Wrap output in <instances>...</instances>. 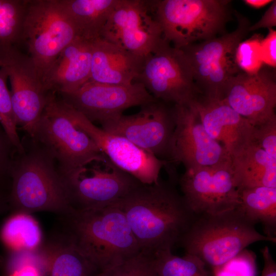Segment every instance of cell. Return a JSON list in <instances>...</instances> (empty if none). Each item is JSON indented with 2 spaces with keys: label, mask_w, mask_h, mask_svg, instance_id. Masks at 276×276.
Returning a JSON list of instances; mask_svg holds the SVG:
<instances>
[{
  "label": "cell",
  "mask_w": 276,
  "mask_h": 276,
  "mask_svg": "<svg viewBox=\"0 0 276 276\" xmlns=\"http://www.w3.org/2000/svg\"><path fill=\"white\" fill-rule=\"evenodd\" d=\"M231 1H149L164 39L181 49L224 33L231 17Z\"/></svg>",
  "instance_id": "obj_5"
},
{
  "label": "cell",
  "mask_w": 276,
  "mask_h": 276,
  "mask_svg": "<svg viewBox=\"0 0 276 276\" xmlns=\"http://www.w3.org/2000/svg\"><path fill=\"white\" fill-rule=\"evenodd\" d=\"M8 76L5 68L0 67V123L4 128L17 153L24 152L25 148L17 131L10 91L7 85Z\"/></svg>",
  "instance_id": "obj_29"
},
{
  "label": "cell",
  "mask_w": 276,
  "mask_h": 276,
  "mask_svg": "<svg viewBox=\"0 0 276 276\" xmlns=\"http://www.w3.org/2000/svg\"><path fill=\"white\" fill-rule=\"evenodd\" d=\"M93 42L77 37L60 53L43 77L46 89L74 92L90 79Z\"/></svg>",
  "instance_id": "obj_20"
},
{
  "label": "cell",
  "mask_w": 276,
  "mask_h": 276,
  "mask_svg": "<svg viewBox=\"0 0 276 276\" xmlns=\"http://www.w3.org/2000/svg\"><path fill=\"white\" fill-rule=\"evenodd\" d=\"M31 139L53 157L61 173L107 158L91 139L76 125L63 100L56 99L54 93Z\"/></svg>",
  "instance_id": "obj_7"
},
{
  "label": "cell",
  "mask_w": 276,
  "mask_h": 276,
  "mask_svg": "<svg viewBox=\"0 0 276 276\" xmlns=\"http://www.w3.org/2000/svg\"><path fill=\"white\" fill-rule=\"evenodd\" d=\"M1 66L9 78L13 111L17 126L33 139L51 95L31 58L17 47L0 48Z\"/></svg>",
  "instance_id": "obj_11"
},
{
  "label": "cell",
  "mask_w": 276,
  "mask_h": 276,
  "mask_svg": "<svg viewBox=\"0 0 276 276\" xmlns=\"http://www.w3.org/2000/svg\"><path fill=\"white\" fill-rule=\"evenodd\" d=\"M213 268L214 276H255L256 256L245 248L223 265Z\"/></svg>",
  "instance_id": "obj_32"
},
{
  "label": "cell",
  "mask_w": 276,
  "mask_h": 276,
  "mask_svg": "<svg viewBox=\"0 0 276 276\" xmlns=\"http://www.w3.org/2000/svg\"><path fill=\"white\" fill-rule=\"evenodd\" d=\"M239 205L252 223L262 225L264 235L276 238V188L255 187L238 190Z\"/></svg>",
  "instance_id": "obj_25"
},
{
  "label": "cell",
  "mask_w": 276,
  "mask_h": 276,
  "mask_svg": "<svg viewBox=\"0 0 276 276\" xmlns=\"http://www.w3.org/2000/svg\"><path fill=\"white\" fill-rule=\"evenodd\" d=\"M174 108L176 126L170 144L169 163H181L189 169L231 161L222 145L208 134L192 102L174 105Z\"/></svg>",
  "instance_id": "obj_16"
},
{
  "label": "cell",
  "mask_w": 276,
  "mask_h": 276,
  "mask_svg": "<svg viewBox=\"0 0 276 276\" xmlns=\"http://www.w3.org/2000/svg\"><path fill=\"white\" fill-rule=\"evenodd\" d=\"M156 99L141 106L135 114L115 116L103 122L102 129L125 137L141 149L169 163L176 126L174 106Z\"/></svg>",
  "instance_id": "obj_12"
},
{
  "label": "cell",
  "mask_w": 276,
  "mask_h": 276,
  "mask_svg": "<svg viewBox=\"0 0 276 276\" xmlns=\"http://www.w3.org/2000/svg\"><path fill=\"white\" fill-rule=\"evenodd\" d=\"M178 181L182 197L196 215L217 214L239 205L231 161L186 169Z\"/></svg>",
  "instance_id": "obj_13"
},
{
  "label": "cell",
  "mask_w": 276,
  "mask_h": 276,
  "mask_svg": "<svg viewBox=\"0 0 276 276\" xmlns=\"http://www.w3.org/2000/svg\"><path fill=\"white\" fill-rule=\"evenodd\" d=\"M244 3L248 6L254 8H260L265 6L273 1L270 0H245Z\"/></svg>",
  "instance_id": "obj_39"
},
{
  "label": "cell",
  "mask_w": 276,
  "mask_h": 276,
  "mask_svg": "<svg viewBox=\"0 0 276 276\" xmlns=\"http://www.w3.org/2000/svg\"><path fill=\"white\" fill-rule=\"evenodd\" d=\"M78 37L94 42L102 31L118 0H61Z\"/></svg>",
  "instance_id": "obj_24"
},
{
  "label": "cell",
  "mask_w": 276,
  "mask_h": 276,
  "mask_svg": "<svg viewBox=\"0 0 276 276\" xmlns=\"http://www.w3.org/2000/svg\"><path fill=\"white\" fill-rule=\"evenodd\" d=\"M264 260V267L261 276H276V263L269 247L264 246L261 249Z\"/></svg>",
  "instance_id": "obj_37"
},
{
  "label": "cell",
  "mask_w": 276,
  "mask_h": 276,
  "mask_svg": "<svg viewBox=\"0 0 276 276\" xmlns=\"http://www.w3.org/2000/svg\"><path fill=\"white\" fill-rule=\"evenodd\" d=\"M61 238L75 246L101 272L141 252L117 206L76 210L61 216Z\"/></svg>",
  "instance_id": "obj_2"
},
{
  "label": "cell",
  "mask_w": 276,
  "mask_h": 276,
  "mask_svg": "<svg viewBox=\"0 0 276 276\" xmlns=\"http://www.w3.org/2000/svg\"><path fill=\"white\" fill-rule=\"evenodd\" d=\"M61 174L70 204L76 210L114 204L141 183L108 158Z\"/></svg>",
  "instance_id": "obj_9"
},
{
  "label": "cell",
  "mask_w": 276,
  "mask_h": 276,
  "mask_svg": "<svg viewBox=\"0 0 276 276\" xmlns=\"http://www.w3.org/2000/svg\"><path fill=\"white\" fill-rule=\"evenodd\" d=\"M16 153L11 168L9 207L15 213L41 211L64 216L74 210L53 157L35 141Z\"/></svg>",
  "instance_id": "obj_3"
},
{
  "label": "cell",
  "mask_w": 276,
  "mask_h": 276,
  "mask_svg": "<svg viewBox=\"0 0 276 276\" xmlns=\"http://www.w3.org/2000/svg\"><path fill=\"white\" fill-rule=\"evenodd\" d=\"M136 82L142 83L156 99L166 103H189L200 95L183 52L164 39L145 57Z\"/></svg>",
  "instance_id": "obj_10"
},
{
  "label": "cell",
  "mask_w": 276,
  "mask_h": 276,
  "mask_svg": "<svg viewBox=\"0 0 276 276\" xmlns=\"http://www.w3.org/2000/svg\"><path fill=\"white\" fill-rule=\"evenodd\" d=\"M62 95L63 100L88 120L99 124L128 108L142 106L156 100L139 82L111 85L88 81L77 90Z\"/></svg>",
  "instance_id": "obj_17"
},
{
  "label": "cell",
  "mask_w": 276,
  "mask_h": 276,
  "mask_svg": "<svg viewBox=\"0 0 276 276\" xmlns=\"http://www.w3.org/2000/svg\"><path fill=\"white\" fill-rule=\"evenodd\" d=\"M261 42V56L263 63L275 68L276 66V31L272 28Z\"/></svg>",
  "instance_id": "obj_35"
},
{
  "label": "cell",
  "mask_w": 276,
  "mask_h": 276,
  "mask_svg": "<svg viewBox=\"0 0 276 276\" xmlns=\"http://www.w3.org/2000/svg\"><path fill=\"white\" fill-rule=\"evenodd\" d=\"M255 127L254 142L276 159V117Z\"/></svg>",
  "instance_id": "obj_33"
},
{
  "label": "cell",
  "mask_w": 276,
  "mask_h": 276,
  "mask_svg": "<svg viewBox=\"0 0 276 276\" xmlns=\"http://www.w3.org/2000/svg\"><path fill=\"white\" fill-rule=\"evenodd\" d=\"M43 253V276H98L100 273L75 246L61 238Z\"/></svg>",
  "instance_id": "obj_23"
},
{
  "label": "cell",
  "mask_w": 276,
  "mask_h": 276,
  "mask_svg": "<svg viewBox=\"0 0 276 276\" xmlns=\"http://www.w3.org/2000/svg\"><path fill=\"white\" fill-rule=\"evenodd\" d=\"M276 26V1H273L270 7L262 18L256 24L250 25L248 31H254L261 28L271 29Z\"/></svg>",
  "instance_id": "obj_36"
},
{
  "label": "cell",
  "mask_w": 276,
  "mask_h": 276,
  "mask_svg": "<svg viewBox=\"0 0 276 276\" xmlns=\"http://www.w3.org/2000/svg\"><path fill=\"white\" fill-rule=\"evenodd\" d=\"M98 276H159L152 255L140 252L115 266L101 272Z\"/></svg>",
  "instance_id": "obj_30"
},
{
  "label": "cell",
  "mask_w": 276,
  "mask_h": 276,
  "mask_svg": "<svg viewBox=\"0 0 276 276\" xmlns=\"http://www.w3.org/2000/svg\"><path fill=\"white\" fill-rule=\"evenodd\" d=\"M28 0H0V48L22 43Z\"/></svg>",
  "instance_id": "obj_27"
},
{
  "label": "cell",
  "mask_w": 276,
  "mask_h": 276,
  "mask_svg": "<svg viewBox=\"0 0 276 276\" xmlns=\"http://www.w3.org/2000/svg\"><path fill=\"white\" fill-rule=\"evenodd\" d=\"M171 250H159L152 254L159 276H211L205 263L197 257L186 254L177 256Z\"/></svg>",
  "instance_id": "obj_28"
},
{
  "label": "cell",
  "mask_w": 276,
  "mask_h": 276,
  "mask_svg": "<svg viewBox=\"0 0 276 276\" xmlns=\"http://www.w3.org/2000/svg\"><path fill=\"white\" fill-rule=\"evenodd\" d=\"M259 241L275 243L276 238L258 232L237 207L217 214L196 215L179 243L186 254L197 257L213 268Z\"/></svg>",
  "instance_id": "obj_4"
},
{
  "label": "cell",
  "mask_w": 276,
  "mask_h": 276,
  "mask_svg": "<svg viewBox=\"0 0 276 276\" xmlns=\"http://www.w3.org/2000/svg\"><path fill=\"white\" fill-rule=\"evenodd\" d=\"M8 193L4 191L3 186H0V213L9 207Z\"/></svg>",
  "instance_id": "obj_38"
},
{
  "label": "cell",
  "mask_w": 276,
  "mask_h": 276,
  "mask_svg": "<svg viewBox=\"0 0 276 276\" xmlns=\"http://www.w3.org/2000/svg\"><path fill=\"white\" fill-rule=\"evenodd\" d=\"M223 100L254 126L276 117L275 71L262 67L255 74H238L230 81Z\"/></svg>",
  "instance_id": "obj_18"
},
{
  "label": "cell",
  "mask_w": 276,
  "mask_h": 276,
  "mask_svg": "<svg viewBox=\"0 0 276 276\" xmlns=\"http://www.w3.org/2000/svg\"><path fill=\"white\" fill-rule=\"evenodd\" d=\"M169 180L141 183L114 205L124 214L141 252L170 249L187 232L196 215Z\"/></svg>",
  "instance_id": "obj_1"
},
{
  "label": "cell",
  "mask_w": 276,
  "mask_h": 276,
  "mask_svg": "<svg viewBox=\"0 0 276 276\" xmlns=\"http://www.w3.org/2000/svg\"><path fill=\"white\" fill-rule=\"evenodd\" d=\"M144 58L100 38L93 42L89 81L111 85L131 84L137 80Z\"/></svg>",
  "instance_id": "obj_21"
},
{
  "label": "cell",
  "mask_w": 276,
  "mask_h": 276,
  "mask_svg": "<svg viewBox=\"0 0 276 276\" xmlns=\"http://www.w3.org/2000/svg\"><path fill=\"white\" fill-rule=\"evenodd\" d=\"M262 36L259 34L243 40L236 51V61L240 70L247 74L258 73L264 64L261 56V42Z\"/></svg>",
  "instance_id": "obj_31"
},
{
  "label": "cell",
  "mask_w": 276,
  "mask_h": 276,
  "mask_svg": "<svg viewBox=\"0 0 276 276\" xmlns=\"http://www.w3.org/2000/svg\"><path fill=\"white\" fill-rule=\"evenodd\" d=\"M191 102L208 134L222 143L231 159L254 142L255 127L224 100L199 95Z\"/></svg>",
  "instance_id": "obj_19"
},
{
  "label": "cell",
  "mask_w": 276,
  "mask_h": 276,
  "mask_svg": "<svg viewBox=\"0 0 276 276\" xmlns=\"http://www.w3.org/2000/svg\"><path fill=\"white\" fill-rule=\"evenodd\" d=\"M238 190L255 187L276 188V159L254 142L231 158Z\"/></svg>",
  "instance_id": "obj_22"
},
{
  "label": "cell",
  "mask_w": 276,
  "mask_h": 276,
  "mask_svg": "<svg viewBox=\"0 0 276 276\" xmlns=\"http://www.w3.org/2000/svg\"><path fill=\"white\" fill-rule=\"evenodd\" d=\"M17 152L0 123V186L4 187L10 179V174L13 159Z\"/></svg>",
  "instance_id": "obj_34"
},
{
  "label": "cell",
  "mask_w": 276,
  "mask_h": 276,
  "mask_svg": "<svg viewBox=\"0 0 276 276\" xmlns=\"http://www.w3.org/2000/svg\"><path fill=\"white\" fill-rule=\"evenodd\" d=\"M235 15L238 24L232 32L179 49L191 67L199 95L223 99L231 79L242 72L236 61V51L249 32L250 25L237 12Z\"/></svg>",
  "instance_id": "obj_6"
},
{
  "label": "cell",
  "mask_w": 276,
  "mask_h": 276,
  "mask_svg": "<svg viewBox=\"0 0 276 276\" xmlns=\"http://www.w3.org/2000/svg\"><path fill=\"white\" fill-rule=\"evenodd\" d=\"M77 37L61 0H28L22 42L26 43L42 79L60 53Z\"/></svg>",
  "instance_id": "obj_8"
},
{
  "label": "cell",
  "mask_w": 276,
  "mask_h": 276,
  "mask_svg": "<svg viewBox=\"0 0 276 276\" xmlns=\"http://www.w3.org/2000/svg\"><path fill=\"white\" fill-rule=\"evenodd\" d=\"M2 237L14 252L35 251L42 242V234L38 222L26 213H15L4 224Z\"/></svg>",
  "instance_id": "obj_26"
},
{
  "label": "cell",
  "mask_w": 276,
  "mask_h": 276,
  "mask_svg": "<svg viewBox=\"0 0 276 276\" xmlns=\"http://www.w3.org/2000/svg\"><path fill=\"white\" fill-rule=\"evenodd\" d=\"M100 38L142 57L156 49L164 39L149 1L142 0H118Z\"/></svg>",
  "instance_id": "obj_14"
},
{
  "label": "cell",
  "mask_w": 276,
  "mask_h": 276,
  "mask_svg": "<svg viewBox=\"0 0 276 276\" xmlns=\"http://www.w3.org/2000/svg\"><path fill=\"white\" fill-rule=\"evenodd\" d=\"M1 62L0 61V67H1Z\"/></svg>",
  "instance_id": "obj_40"
},
{
  "label": "cell",
  "mask_w": 276,
  "mask_h": 276,
  "mask_svg": "<svg viewBox=\"0 0 276 276\" xmlns=\"http://www.w3.org/2000/svg\"><path fill=\"white\" fill-rule=\"evenodd\" d=\"M64 102L76 125L91 139L112 164L143 184L158 183L160 172L167 166V161L141 149L124 137L96 126L82 113Z\"/></svg>",
  "instance_id": "obj_15"
}]
</instances>
